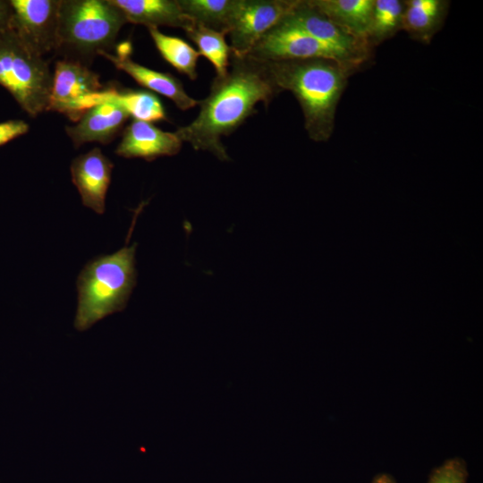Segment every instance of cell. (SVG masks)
I'll return each instance as SVG.
<instances>
[{"instance_id": "7", "label": "cell", "mask_w": 483, "mask_h": 483, "mask_svg": "<svg viewBox=\"0 0 483 483\" xmlns=\"http://www.w3.org/2000/svg\"><path fill=\"white\" fill-rule=\"evenodd\" d=\"M287 16L257 41L248 56L264 64L320 57L348 65L334 49L308 34Z\"/></svg>"}, {"instance_id": "5", "label": "cell", "mask_w": 483, "mask_h": 483, "mask_svg": "<svg viewBox=\"0 0 483 483\" xmlns=\"http://www.w3.org/2000/svg\"><path fill=\"white\" fill-rule=\"evenodd\" d=\"M53 74L43 56L10 28L0 35V85L30 116L47 111Z\"/></svg>"}, {"instance_id": "19", "label": "cell", "mask_w": 483, "mask_h": 483, "mask_svg": "<svg viewBox=\"0 0 483 483\" xmlns=\"http://www.w3.org/2000/svg\"><path fill=\"white\" fill-rule=\"evenodd\" d=\"M114 101L121 105L135 120L158 122L166 120L160 99L151 91L142 89H104L100 103Z\"/></svg>"}, {"instance_id": "10", "label": "cell", "mask_w": 483, "mask_h": 483, "mask_svg": "<svg viewBox=\"0 0 483 483\" xmlns=\"http://www.w3.org/2000/svg\"><path fill=\"white\" fill-rule=\"evenodd\" d=\"M287 17L308 34L334 49L345 64L357 71L371 59L372 47L346 33L311 5L309 0H299Z\"/></svg>"}, {"instance_id": "21", "label": "cell", "mask_w": 483, "mask_h": 483, "mask_svg": "<svg viewBox=\"0 0 483 483\" xmlns=\"http://www.w3.org/2000/svg\"><path fill=\"white\" fill-rule=\"evenodd\" d=\"M185 32L197 46L199 54L212 64L216 72V76L226 74L232 54L225 39L226 34L197 23L190 26Z\"/></svg>"}, {"instance_id": "24", "label": "cell", "mask_w": 483, "mask_h": 483, "mask_svg": "<svg viewBox=\"0 0 483 483\" xmlns=\"http://www.w3.org/2000/svg\"><path fill=\"white\" fill-rule=\"evenodd\" d=\"M29 129V124L23 120L13 119L0 123V146L26 134Z\"/></svg>"}, {"instance_id": "6", "label": "cell", "mask_w": 483, "mask_h": 483, "mask_svg": "<svg viewBox=\"0 0 483 483\" xmlns=\"http://www.w3.org/2000/svg\"><path fill=\"white\" fill-rule=\"evenodd\" d=\"M104 90L99 75L80 61L56 62L47 111L65 114L77 122L89 108L99 104Z\"/></svg>"}, {"instance_id": "17", "label": "cell", "mask_w": 483, "mask_h": 483, "mask_svg": "<svg viewBox=\"0 0 483 483\" xmlns=\"http://www.w3.org/2000/svg\"><path fill=\"white\" fill-rule=\"evenodd\" d=\"M401 30L414 40L430 43L441 30L448 13L450 2L446 0H406Z\"/></svg>"}, {"instance_id": "16", "label": "cell", "mask_w": 483, "mask_h": 483, "mask_svg": "<svg viewBox=\"0 0 483 483\" xmlns=\"http://www.w3.org/2000/svg\"><path fill=\"white\" fill-rule=\"evenodd\" d=\"M309 2L346 33L369 46L368 33L374 0H309Z\"/></svg>"}, {"instance_id": "1", "label": "cell", "mask_w": 483, "mask_h": 483, "mask_svg": "<svg viewBox=\"0 0 483 483\" xmlns=\"http://www.w3.org/2000/svg\"><path fill=\"white\" fill-rule=\"evenodd\" d=\"M279 92L264 63L231 54L226 74L216 76L208 97L198 102L197 117L179 127L175 133L195 150L208 151L227 161L222 137L231 134L255 114L258 103L267 106Z\"/></svg>"}, {"instance_id": "18", "label": "cell", "mask_w": 483, "mask_h": 483, "mask_svg": "<svg viewBox=\"0 0 483 483\" xmlns=\"http://www.w3.org/2000/svg\"><path fill=\"white\" fill-rule=\"evenodd\" d=\"M193 23L227 35L242 0H177Z\"/></svg>"}, {"instance_id": "2", "label": "cell", "mask_w": 483, "mask_h": 483, "mask_svg": "<svg viewBox=\"0 0 483 483\" xmlns=\"http://www.w3.org/2000/svg\"><path fill=\"white\" fill-rule=\"evenodd\" d=\"M265 64L279 91L288 90L298 100L309 139L327 141L334 131L339 100L349 77L357 70L337 60L320 57Z\"/></svg>"}, {"instance_id": "23", "label": "cell", "mask_w": 483, "mask_h": 483, "mask_svg": "<svg viewBox=\"0 0 483 483\" xmlns=\"http://www.w3.org/2000/svg\"><path fill=\"white\" fill-rule=\"evenodd\" d=\"M467 477L465 462L454 457L435 468L429 475L428 483H466Z\"/></svg>"}, {"instance_id": "22", "label": "cell", "mask_w": 483, "mask_h": 483, "mask_svg": "<svg viewBox=\"0 0 483 483\" xmlns=\"http://www.w3.org/2000/svg\"><path fill=\"white\" fill-rule=\"evenodd\" d=\"M404 3L400 0H374L368 42L374 48L401 30Z\"/></svg>"}, {"instance_id": "15", "label": "cell", "mask_w": 483, "mask_h": 483, "mask_svg": "<svg viewBox=\"0 0 483 483\" xmlns=\"http://www.w3.org/2000/svg\"><path fill=\"white\" fill-rule=\"evenodd\" d=\"M128 22L148 27L170 26L187 30L193 24L177 0H111Z\"/></svg>"}, {"instance_id": "3", "label": "cell", "mask_w": 483, "mask_h": 483, "mask_svg": "<svg viewBox=\"0 0 483 483\" xmlns=\"http://www.w3.org/2000/svg\"><path fill=\"white\" fill-rule=\"evenodd\" d=\"M137 244L89 261L77 279L78 306L74 326L79 331L122 311L136 285Z\"/></svg>"}, {"instance_id": "26", "label": "cell", "mask_w": 483, "mask_h": 483, "mask_svg": "<svg viewBox=\"0 0 483 483\" xmlns=\"http://www.w3.org/2000/svg\"><path fill=\"white\" fill-rule=\"evenodd\" d=\"M371 483H396V481L388 473H379L374 477Z\"/></svg>"}, {"instance_id": "25", "label": "cell", "mask_w": 483, "mask_h": 483, "mask_svg": "<svg viewBox=\"0 0 483 483\" xmlns=\"http://www.w3.org/2000/svg\"><path fill=\"white\" fill-rule=\"evenodd\" d=\"M13 10L9 1L0 0V35L10 30Z\"/></svg>"}, {"instance_id": "20", "label": "cell", "mask_w": 483, "mask_h": 483, "mask_svg": "<svg viewBox=\"0 0 483 483\" xmlns=\"http://www.w3.org/2000/svg\"><path fill=\"white\" fill-rule=\"evenodd\" d=\"M148 30L162 57L179 72L194 80L198 76L199 52L185 40L165 35L158 28L148 27Z\"/></svg>"}, {"instance_id": "12", "label": "cell", "mask_w": 483, "mask_h": 483, "mask_svg": "<svg viewBox=\"0 0 483 483\" xmlns=\"http://www.w3.org/2000/svg\"><path fill=\"white\" fill-rule=\"evenodd\" d=\"M131 47L129 42H124L120 45L116 55L103 51L98 55L109 60L118 70L129 74L140 85L171 99L179 109L185 111L198 105V101L187 94L177 78L132 61L130 56Z\"/></svg>"}, {"instance_id": "11", "label": "cell", "mask_w": 483, "mask_h": 483, "mask_svg": "<svg viewBox=\"0 0 483 483\" xmlns=\"http://www.w3.org/2000/svg\"><path fill=\"white\" fill-rule=\"evenodd\" d=\"M114 165L95 148L75 157L71 164V175L82 204L97 214L106 211V196L111 182Z\"/></svg>"}, {"instance_id": "13", "label": "cell", "mask_w": 483, "mask_h": 483, "mask_svg": "<svg viewBox=\"0 0 483 483\" xmlns=\"http://www.w3.org/2000/svg\"><path fill=\"white\" fill-rule=\"evenodd\" d=\"M182 144L175 132L165 131L152 123L133 119L123 130L114 152L126 158L140 157L152 161L159 157L178 154Z\"/></svg>"}, {"instance_id": "9", "label": "cell", "mask_w": 483, "mask_h": 483, "mask_svg": "<svg viewBox=\"0 0 483 483\" xmlns=\"http://www.w3.org/2000/svg\"><path fill=\"white\" fill-rule=\"evenodd\" d=\"M11 29L35 53L57 49L60 0H11Z\"/></svg>"}, {"instance_id": "8", "label": "cell", "mask_w": 483, "mask_h": 483, "mask_svg": "<svg viewBox=\"0 0 483 483\" xmlns=\"http://www.w3.org/2000/svg\"><path fill=\"white\" fill-rule=\"evenodd\" d=\"M299 0H242L227 33L232 54L248 55L257 41L289 15Z\"/></svg>"}, {"instance_id": "14", "label": "cell", "mask_w": 483, "mask_h": 483, "mask_svg": "<svg viewBox=\"0 0 483 483\" xmlns=\"http://www.w3.org/2000/svg\"><path fill=\"white\" fill-rule=\"evenodd\" d=\"M130 117L127 111L114 101H106L86 110L65 131L75 148L88 142L108 144L123 130Z\"/></svg>"}, {"instance_id": "4", "label": "cell", "mask_w": 483, "mask_h": 483, "mask_svg": "<svg viewBox=\"0 0 483 483\" xmlns=\"http://www.w3.org/2000/svg\"><path fill=\"white\" fill-rule=\"evenodd\" d=\"M126 22L111 0H61L56 50L85 57L109 52Z\"/></svg>"}]
</instances>
